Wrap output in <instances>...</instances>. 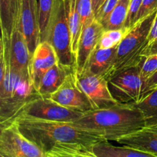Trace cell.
<instances>
[{"mask_svg":"<svg viewBox=\"0 0 157 157\" xmlns=\"http://www.w3.org/2000/svg\"><path fill=\"white\" fill-rule=\"evenodd\" d=\"M142 2L143 0H130L128 15H127L125 25H124L125 29L130 30L136 24V17H137L139 11L140 9Z\"/></svg>","mask_w":157,"mask_h":157,"instance_id":"f1b7e54d","label":"cell"},{"mask_svg":"<svg viewBox=\"0 0 157 157\" xmlns=\"http://www.w3.org/2000/svg\"><path fill=\"white\" fill-rule=\"evenodd\" d=\"M142 113L146 127L157 124V87L146 94L136 104H133Z\"/></svg>","mask_w":157,"mask_h":157,"instance_id":"ffe728a7","label":"cell"},{"mask_svg":"<svg viewBox=\"0 0 157 157\" xmlns=\"http://www.w3.org/2000/svg\"><path fill=\"white\" fill-rule=\"evenodd\" d=\"M156 11H157V0H143L140 9L136 17V22Z\"/></svg>","mask_w":157,"mask_h":157,"instance_id":"f546056e","label":"cell"},{"mask_svg":"<svg viewBox=\"0 0 157 157\" xmlns=\"http://www.w3.org/2000/svg\"><path fill=\"white\" fill-rule=\"evenodd\" d=\"M0 157H3V156H0Z\"/></svg>","mask_w":157,"mask_h":157,"instance_id":"d590c367","label":"cell"},{"mask_svg":"<svg viewBox=\"0 0 157 157\" xmlns=\"http://www.w3.org/2000/svg\"><path fill=\"white\" fill-rule=\"evenodd\" d=\"M19 27L32 55L37 46L41 42L38 2L37 0H21Z\"/></svg>","mask_w":157,"mask_h":157,"instance_id":"8fae6325","label":"cell"},{"mask_svg":"<svg viewBox=\"0 0 157 157\" xmlns=\"http://www.w3.org/2000/svg\"><path fill=\"white\" fill-rule=\"evenodd\" d=\"M130 4V0H119L113 12L103 25L104 31L124 29L128 15Z\"/></svg>","mask_w":157,"mask_h":157,"instance_id":"7402d4cb","label":"cell"},{"mask_svg":"<svg viewBox=\"0 0 157 157\" xmlns=\"http://www.w3.org/2000/svg\"><path fill=\"white\" fill-rule=\"evenodd\" d=\"M46 154L48 157H97L93 150L78 148L57 149Z\"/></svg>","mask_w":157,"mask_h":157,"instance_id":"d4e9b609","label":"cell"},{"mask_svg":"<svg viewBox=\"0 0 157 157\" xmlns=\"http://www.w3.org/2000/svg\"><path fill=\"white\" fill-rule=\"evenodd\" d=\"M48 41L55 48L60 64L76 68V57L71 48L67 0H54L48 25L41 38V41Z\"/></svg>","mask_w":157,"mask_h":157,"instance_id":"5b68a950","label":"cell"},{"mask_svg":"<svg viewBox=\"0 0 157 157\" xmlns=\"http://www.w3.org/2000/svg\"><path fill=\"white\" fill-rule=\"evenodd\" d=\"M157 71V55H148L144 60L141 68V77L144 81V86L146 81ZM144 89V88H143Z\"/></svg>","mask_w":157,"mask_h":157,"instance_id":"4316f807","label":"cell"},{"mask_svg":"<svg viewBox=\"0 0 157 157\" xmlns=\"http://www.w3.org/2000/svg\"><path fill=\"white\" fill-rule=\"evenodd\" d=\"M93 151L97 157H157L147 152L126 146H114L109 141L97 144L93 147Z\"/></svg>","mask_w":157,"mask_h":157,"instance_id":"d6986e66","label":"cell"},{"mask_svg":"<svg viewBox=\"0 0 157 157\" xmlns=\"http://www.w3.org/2000/svg\"><path fill=\"white\" fill-rule=\"evenodd\" d=\"M76 7L81 16L84 31L95 20L92 0H76Z\"/></svg>","mask_w":157,"mask_h":157,"instance_id":"cb8c5ba5","label":"cell"},{"mask_svg":"<svg viewBox=\"0 0 157 157\" xmlns=\"http://www.w3.org/2000/svg\"><path fill=\"white\" fill-rule=\"evenodd\" d=\"M157 87V71L146 81L144 84V89H143L142 97L144 96L146 94L152 91Z\"/></svg>","mask_w":157,"mask_h":157,"instance_id":"4dcf8cb0","label":"cell"},{"mask_svg":"<svg viewBox=\"0 0 157 157\" xmlns=\"http://www.w3.org/2000/svg\"><path fill=\"white\" fill-rule=\"evenodd\" d=\"M78 84L90 101L93 110L107 108L120 104L112 96L108 81L102 75L76 71Z\"/></svg>","mask_w":157,"mask_h":157,"instance_id":"9c48e42d","label":"cell"},{"mask_svg":"<svg viewBox=\"0 0 157 157\" xmlns=\"http://www.w3.org/2000/svg\"><path fill=\"white\" fill-rule=\"evenodd\" d=\"M157 11L147 15L136 23L118 44L113 62L104 74L107 80L117 72L138 65L144 62L147 57L146 52L149 46L148 37Z\"/></svg>","mask_w":157,"mask_h":157,"instance_id":"277c9868","label":"cell"},{"mask_svg":"<svg viewBox=\"0 0 157 157\" xmlns=\"http://www.w3.org/2000/svg\"><path fill=\"white\" fill-rule=\"evenodd\" d=\"M62 107L80 113L93 110L90 101L79 87L76 78V71L68 75L62 85L49 97Z\"/></svg>","mask_w":157,"mask_h":157,"instance_id":"30bf717a","label":"cell"},{"mask_svg":"<svg viewBox=\"0 0 157 157\" xmlns=\"http://www.w3.org/2000/svg\"><path fill=\"white\" fill-rule=\"evenodd\" d=\"M104 32V26L97 20L82 32L76 55V71L78 73L84 71L90 54L98 44Z\"/></svg>","mask_w":157,"mask_h":157,"instance_id":"4fadbf2b","label":"cell"},{"mask_svg":"<svg viewBox=\"0 0 157 157\" xmlns=\"http://www.w3.org/2000/svg\"><path fill=\"white\" fill-rule=\"evenodd\" d=\"M82 113L62 107L49 98L38 97L28 103L15 118L25 117L41 121L73 123Z\"/></svg>","mask_w":157,"mask_h":157,"instance_id":"ba28073f","label":"cell"},{"mask_svg":"<svg viewBox=\"0 0 157 157\" xmlns=\"http://www.w3.org/2000/svg\"><path fill=\"white\" fill-rule=\"evenodd\" d=\"M21 0H0L2 32L10 38L14 28L19 21Z\"/></svg>","mask_w":157,"mask_h":157,"instance_id":"ac0fdd59","label":"cell"},{"mask_svg":"<svg viewBox=\"0 0 157 157\" xmlns=\"http://www.w3.org/2000/svg\"><path fill=\"white\" fill-rule=\"evenodd\" d=\"M14 122L21 133L35 143L45 153L57 149L78 148L93 150L104 140L98 136L81 130L72 123L41 121L17 117Z\"/></svg>","mask_w":157,"mask_h":157,"instance_id":"6da1fadb","label":"cell"},{"mask_svg":"<svg viewBox=\"0 0 157 157\" xmlns=\"http://www.w3.org/2000/svg\"><path fill=\"white\" fill-rule=\"evenodd\" d=\"M0 156L3 157H48L35 143L26 137L14 121L1 124Z\"/></svg>","mask_w":157,"mask_h":157,"instance_id":"52a82bcc","label":"cell"},{"mask_svg":"<svg viewBox=\"0 0 157 157\" xmlns=\"http://www.w3.org/2000/svg\"><path fill=\"white\" fill-rule=\"evenodd\" d=\"M157 55V39L155 40L153 42H152L150 45L148 46L146 52L145 56L147 57L148 55Z\"/></svg>","mask_w":157,"mask_h":157,"instance_id":"d6a6232c","label":"cell"},{"mask_svg":"<svg viewBox=\"0 0 157 157\" xmlns=\"http://www.w3.org/2000/svg\"><path fill=\"white\" fill-rule=\"evenodd\" d=\"M58 63V55L52 44L41 41L32 54L29 64V73L36 90L46 72Z\"/></svg>","mask_w":157,"mask_h":157,"instance_id":"7c38bea8","label":"cell"},{"mask_svg":"<svg viewBox=\"0 0 157 157\" xmlns=\"http://www.w3.org/2000/svg\"><path fill=\"white\" fill-rule=\"evenodd\" d=\"M54 0H39L38 2V15H39L41 38L45 32L48 25L53 7Z\"/></svg>","mask_w":157,"mask_h":157,"instance_id":"484cf974","label":"cell"},{"mask_svg":"<svg viewBox=\"0 0 157 157\" xmlns=\"http://www.w3.org/2000/svg\"><path fill=\"white\" fill-rule=\"evenodd\" d=\"M101 0H92V3H93V9L94 12V15L98 10V6H99V3Z\"/></svg>","mask_w":157,"mask_h":157,"instance_id":"836d02e7","label":"cell"},{"mask_svg":"<svg viewBox=\"0 0 157 157\" xmlns=\"http://www.w3.org/2000/svg\"><path fill=\"white\" fill-rule=\"evenodd\" d=\"M123 146L136 149L157 156V132L144 127L116 140Z\"/></svg>","mask_w":157,"mask_h":157,"instance_id":"9a60e30c","label":"cell"},{"mask_svg":"<svg viewBox=\"0 0 157 157\" xmlns=\"http://www.w3.org/2000/svg\"><path fill=\"white\" fill-rule=\"evenodd\" d=\"M117 51V46L104 49L97 45L90 54L83 71L104 76L113 62Z\"/></svg>","mask_w":157,"mask_h":157,"instance_id":"e0dca14e","label":"cell"},{"mask_svg":"<svg viewBox=\"0 0 157 157\" xmlns=\"http://www.w3.org/2000/svg\"><path fill=\"white\" fill-rule=\"evenodd\" d=\"M32 54L27 41L19 27V21L14 28L10 37V63L13 68L29 73Z\"/></svg>","mask_w":157,"mask_h":157,"instance_id":"5bb4252c","label":"cell"},{"mask_svg":"<svg viewBox=\"0 0 157 157\" xmlns=\"http://www.w3.org/2000/svg\"><path fill=\"white\" fill-rule=\"evenodd\" d=\"M156 39H157V13L156 17H155L154 21H153V25H152L151 30H150V35H149L148 37L149 45Z\"/></svg>","mask_w":157,"mask_h":157,"instance_id":"1f68e13d","label":"cell"},{"mask_svg":"<svg viewBox=\"0 0 157 157\" xmlns=\"http://www.w3.org/2000/svg\"><path fill=\"white\" fill-rule=\"evenodd\" d=\"M76 71L75 67H67L59 62L48 71L41 79L37 91L41 97L49 98L56 91L70 74Z\"/></svg>","mask_w":157,"mask_h":157,"instance_id":"2e32d148","label":"cell"},{"mask_svg":"<svg viewBox=\"0 0 157 157\" xmlns=\"http://www.w3.org/2000/svg\"><path fill=\"white\" fill-rule=\"evenodd\" d=\"M143 64L124 69L107 80L112 96L120 104H134L142 98Z\"/></svg>","mask_w":157,"mask_h":157,"instance_id":"8992f818","label":"cell"},{"mask_svg":"<svg viewBox=\"0 0 157 157\" xmlns=\"http://www.w3.org/2000/svg\"><path fill=\"white\" fill-rule=\"evenodd\" d=\"M72 124L105 141L119 138L146 127L142 113L133 104H117L83 113Z\"/></svg>","mask_w":157,"mask_h":157,"instance_id":"3957f363","label":"cell"},{"mask_svg":"<svg viewBox=\"0 0 157 157\" xmlns=\"http://www.w3.org/2000/svg\"><path fill=\"white\" fill-rule=\"evenodd\" d=\"M38 94L30 73L11 66L10 38L2 32L0 41V124L13 121L23 107Z\"/></svg>","mask_w":157,"mask_h":157,"instance_id":"7a4b0ae2","label":"cell"},{"mask_svg":"<svg viewBox=\"0 0 157 157\" xmlns=\"http://www.w3.org/2000/svg\"><path fill=\"white\" fill-rule=\"evenodd\" d=\"M119 0H107L95 14V20L99 21L103 25L113 12Z\"/></svg>","mask_w":157,"mask_h":157,"instance_id":"83f0119b","label":"cell"},{"mask_svg":"<svg viewBox=\"0 0 157 157\" xmlns=\"http://www.w3.org/2000/svg\"><path fill=\"white\" fill-rule=\"evenodd\" d=\"M107 1V0H101V1H100V3H99V6H98V9H100V8L101 7V6H103V5L104 4V3H105V2ZM97 13V12H96Z\"/></svg>","mask_w":157,"mask_h":157,"instance_id":"e575fe53","label":"cell"},{"mask_svg":"<svg viewBox=\"0 0 157 157\" xmlns=\"http://www.w3.org/2000/svg\"><path fill=\"white\" fill-rule=\"evenodd\" d=\"M67 18L71 36V48L76 57L80 38L82 34V22L76 7V0H67Z\"/></svg>","mask_w":157,"mask_h":157,"instance_id":"44dd1931","label":"cell"},{"mask_svg":"<svg viewBox=\"0 0 157 157\" xmlns=\"http://www.w3.org/2000/svg\"><path fill=\"white\" fill-rule=\"evenodd\" d=\"M128 31V29L125 28L119 29V30L104 31L98 42V46L101 48L104 49L111 48L118 46L124 36L127 35Z\"/></svg>","mask_w":157,"mask_h":157,"instance_id":"603a6c76","label":"cell"}]
</instances>
